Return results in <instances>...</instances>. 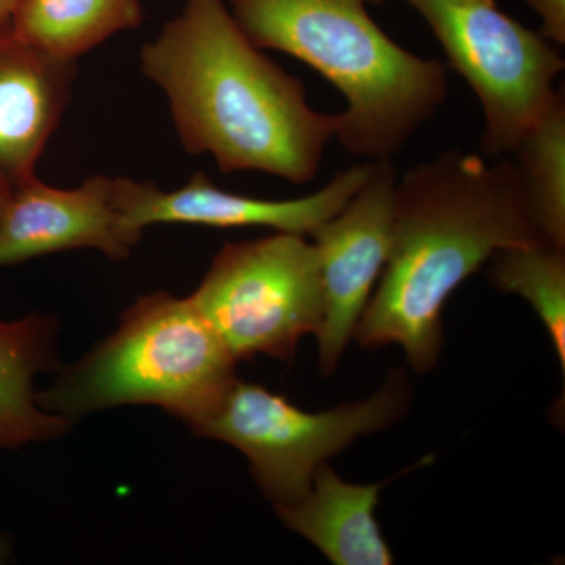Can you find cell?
<instances>
[{
	"label": "cell",
	"instance_id": "cell-6",
	"mask_svg": "<svg viewBox=\"0 0 565 565\" xmlns=\"http://www.w3.org/2000/svg\"><path fill=\"white\" fill-rule=\"evenodd\" d=\"M440 43L448 66L478 98L481 151L508 158L561 92L559 52L539 31L504 13L494 0H405Z\"/></svg>",
	"mask_w": 565,
	"mask_h": 565
},
{
	"label": "cell",
	"instance_id": "cell-20",
	"mask_svg": "<svg viewBox=\"0 0 565 565\" xmlns=\"http://www.w3.org/2000/svg\"><path fill=\"white\" fill-rule=\"evenodd\" d=\"M10 189L3 182H0V215H2L3 206H6L7 196H9Z\"/></svg>",
	"mask_w": 565,
	"mask_h": 565
},
{
	"label": "cell",
	"instance_id": "cell-3",
	"mask_svg": "<svg viewBox=\"0 0 565 565\" xmlns=\"http://www.w3.org/2000/svg\"><path fill=\"white\" fill-rule=\"evenodd\" d=\"M382 0H230L241 31L280 51L341 93L334 140L356 158H393L448 98V66L397 44L367 6Z\"/></svg>",
	"mask_w": 565,
	"mask_h": 565
},
{
	"label": "cell",
	"instance_id": "cell-2",
	"mask_svg": "<svg viewBox=\"0 0 565 565\" xmlns=\"http://www.w3.org/2000/svg\"><path fill=\"white\" fill-rule=\"evenodd\" d=\"M140 71L166 95L182 148L222 173L307 184L337 137V114L310 106L303 82L244 35L225 0H185L141 47Z\"/></svg>",
	"mask_w": 565,
	"mask_h": 565
},
{
	"label": "cell",
	"instance_id": "cell-10",
	"mask_svg": "<svg viewBox=\"0 0 565 565\" xmlns=\"http://www.w3.org/2000/svg\"><path fill=\"white\" fill-rule=\"evenodd\" d=\"M370 173V162L341 170L322 189L289 200H266L218 188L204 172H195L174 191L152 182L121 178L122 210L134 232L159 223H182L211 228L262 226L277 233L308 236L334 217Z\"/></svg>",
	"mask_w": 565,
	"mask_h": 565
},
{
	"label": "cell",
	"instance_id": "cell-7",
	"mask_svg": "<svg viewBox=\"0 0 565 565\" xmlns=\"http://www.w3.org/2000/svg\"><path fill=\"white\" fill-rule=\"evenodd\" d=\"M191 299L234 359L292 362L322 326L318 250L288 233L225 244Z\"/></svg>",
	"mask_w": 565,
	"mask_h": 565
},
{
	"label": "cell",
	"instance_id": "cell-17",
	"mask_svg": "<svg viewBox=\"0 0 565 565\" xmlns=\"http://www.w3.org/2000/svg\"><path fill=\"white\" fill-rule=\"evenodd\" d=\"M527 6L541 18L542 35L556 46L565 44V0H526Z\"/></svg>",
	"mask_w": 565,
	"mask_h": 565
},
{
	"label": "cell",
	"instance_id": "cell-4",
	"mask_svg": "<svg viewBox=\"0 0 565 565\" xmlns=\"http://www.w3.org/2000/svg\"><path fill=\"white\" fill-rule=\"evenodd\" d=\"M236 362L191 296L148 294L109 338L36 393V403L71 423L121 405H156L192 429L237 381Z\"/></svg>",
	"mask_w": 565,
	"mask_h": 565
},
{
	"label": "cell",
	"instance_id": "cell-16",
	"mask_svg": "<svg viewBox=\"0 0 565 565\" xmlns=\"http://www.w3.org/2000/svg\"><path fill=\"white\" fill-rule=\"evenodd\" d=\"M490 282L501 292L523 297L550 334L565 371V248L552 244L504 248L490 259Z\"/></svg>",
	"mask_w": 565,
	"mask_h": 565
},
{
	"label": "cell",
	"instance_id": "cell-5",
	"mask_svg": "<svg viewBox=\"0 0 565 565\" xmlns=\"http://www.w3.org/2000/svg\"><path fill=\"white\" fill-rule=\"evenodd\" d=\"M408 401L411 388L401 371L390 374L373 396L319 414L305 412L262 385L236 381L192 430L239 449L256 484L278 508L300 500L330 457L397 422Z\"/></svg>",
	"mask_w": 565,
	"mask_h": 565
},
{
	"label": "cell",
	"instance_id": "cell-19",
	"mask_svg": "<svg viewBox=\"0 0 565 565\" xmlns=\"http://www.w3.org/2000/svg\"><path fill=\"white\" fill-rule=\"evenodd\" d=\"M11 556V548L7 539L0 534V564L7 563Z\"/></svg>",
	"mask_w": 565,
	"mask_h": 565
},
{
	"label": "cell",
	"instance_id": "cell-14",
	"mask_svg": "<svg viewBox=\"0 0 565 565\" xmlns=\"http://www.w3.org/2000/svg\"><path fill=\"white\" fill-rule=\"evenodd\" d=\"M141 21V0H18L10 17L22 40L70 62Z\"/></svg>",
	"mask_w": 565,
	"mask_h": 565
},
{
	"label": "cell",
	"instance_id": "cell-8",
	"mask_svg": "<svg viewBox=\"0 0 565 565\" xmlns=\"http://www.w3.org/2000/svg\"><path fill=\"white\" fill-rule=\"evenodd\" d=\"M399 177L393 158L371 159L362 188L311 233L323 292L322 326L316 334L323 375L337 370L388 262Z\"/></svg>",
	"mask_w": 565,
	"mask_h": 565
},
{
	"label": "cell",
	"instance_id": "cell-18",
	"mask_svg": "<svg viewBox=\"0 0 565 565\" xmlns=\"http://www.w3.org/2000/svg\"><path fill=\"white\" fill-rule=\"evenodd\" d=\"M18 0H0V21L10 20Z\"/></svg>",
	"mask_w": 565,
	"mask_h": 565
},
{
	"label": "cell",
	"instance_id": "cell-11",
	"mask_svg": "<svg viewBox=\"0 0 565 565\" xmlns=\"http://www.w3.org/2000/svg\"><path fill=\"white\" fill-rule=\"evenodd\" d=\"M76 77V62L52 57L0 21V182L14 189L36 177Z\"/></svg>",
	"mask_w": 565,
	"mask_h": 565
},
{
	"label": "cell",
	"instance_id": "cell-13",
	"mask_svg": "<svg viewBox=\"0 0 565 565\" xmlns=\"http://www.w3.org/2000/svg\"><path fill=\"white\" fill-rule=\"evenodd\" d=\"M57 323L50 316L0 319V451L68 433L71 422L43 411L33 381L57 366Z\"/></svg>",
	"mask_w": 565,
	"mask_h": 565
},
{
	"label": "cell",
	"instance_id": "cell-12",
	"mask_svg": "<svg viewBox=\"0 0 565 565\" xmlns=\"http://www.w3.org/2000/svg\"><path fill=\"white\" fill-rule=\"evenodd\" d=\"M386 482L351 484L323 463L300 500L275 509L286 526L332 564L390 565L394 563L392 548L375 519L379 493Z\"/></svg>",
	"mask_w": 565,
	"mask_h": 565
},
{
	"label": "cell",
	"instance_id": "cell-15",
	"mask_svg": "<svg viewBox=\"0 0 565 565\" xmlns=\"http://www.w3.org/2000/svg\"><path fill=\"white\" fill-rule=\"evenodd\" d=\"M515 163L527 206L546 243L565 248V99L552 106L520 139Z\"/></svg>",
	"mask_w": 565,
	"mask_h": 565
},
{
	"label": "cell",
	"instance_id": "cell-1",
	"mask_svg": "<svg viewBox=\"0 0 565 565\" xmlns=\"http://www.w3.org/2000/svg\"><path fill=\"white\" fill-rule=\"evenodd\" d=\"M544 243L509 156L449 150L416 163L397 180L388 262L353 337L401 345L415 373H429L459 286L494 253Z\"/></svg>",
	"mask_w": 565,
	"mask_h": 565
},
{
	"label": "cell",
	"instance_id": "cell-9",
	"mask_svg": "<svg viewBox=\"0 0 565 565\" xmlns=\"http://www.w3.org/2000/svg\"><path fill=\"white\" fill-rule=\"evenodd\" d=\"M141 234L126 222L121 178L95 174L74 189L39 177L11 189L0 215V267L68 250L92 248L126 259Z\"/></svg>",
	"mask_w": 565,
	"mask_h": 565
}]
</instances>
